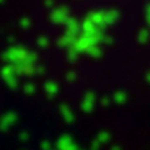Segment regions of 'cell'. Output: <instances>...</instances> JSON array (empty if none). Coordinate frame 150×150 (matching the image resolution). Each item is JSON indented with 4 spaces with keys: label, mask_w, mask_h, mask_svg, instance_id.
<instances>
[{
    "label": "cell",
    "mask_w": 150,
    "mask_h": 150,
    "mask_svg": "<svg viewBox=\"0 0 150 150\" xmlns=\"http://www.w3.org/2000/svg\"><path fill=\"white\" fill-rule=\"evenodd\" d=\"M88 51L91 53V56H101V50H99L98 46H93V48H90Z\"/></svg>",
    "instance_id": "8992f818"
},
{
    "label": "cell",
    "mask_w": 150,
    "mask_h": 150,
    "mask_svg": "<svg viewBox=\"0 0 150 150\" xmlns=\"http://www.w3.org/2000/svg\"><path fill=\"white\" fill-rule=\"evenodd\" d=\"M145 15H147V21H149V24H150V5L147 6V11H145Z\"/></svg>",
    "instance_id": "52a82bcc"
},
{
    "label": "cell",
    "mask_w": 150,
    "mask_h": 150,
    "mask_svg": "<svg viewBox=\"0 0 150 150\" xmlns=\"http://www.w3.org/2000/svg\"><path fill=\"white\" fill-rule=\"evenodd\" d=\"M150 40V30L149 29H141L139 30V34H137V42L139 43H147V42Z\"/></svg>",
    "instance_id": "3957f363"
},
{
    "label": "cell",
    "mask_w": 150,
    "mask_h": 150,
    "mask_svg": "<svg viewBox=\"0 0 150 150\" xmlns=\"http://www.w3.org/2000/svg\"><path fill=\"white\" fill-rule=\"evenodd\" d=\"M109 102H112V98H110V99H109V98H105L104 101H102V104H104V105H109Z\"/></svg>",
    "instance_id": "ba28073f"
},
{
    "label": "cell",
    "mask_w": 150,
    "mask_h": 150,
    "mask_svg": "<svg viewBox=\"0 0 150 150\" xmlns=\"http://www.w3.org/2000/svg\"><path fill=\"white\" fill-rule=\"evenodd\" d=\"M112 101L115 102L117 105H123L125 102L128 101V94H126V91H117V93H113V96H112Z\"/></svg>",
    "instance_id": "7a4b0ae2"
},
{
    "label": "cell",
    "mask_w": 150,
    "mask_h": 150,
    "mask_svg": "<svg viewBox=\"0 0 150 150\" xmlns=\"http://www.w3.org/2000/svg\"><path fill=\"white\" fill-rule=\"evenodd\" d=\"M110 150H121L118 145H112V147H110Z\"/></svg>",
    "instance_id": "9c48e42d"
},
{
    "label": "cell",
    "mask_w": 150,
    "mask_h": 150,
    "mask_svg": "<svg viewBox=\"0 0 150 150\" xmlns=\"http://www.w3.org/2000/svg\"><path fill=\"white\" fill-rule=\"evenodd\" d=\"M109 141H110V134L107 133V131H102V133L98 136V139H96V142H94V144L101 145V144H107Z\"/></svg>",
    "instance_id": "277c9868"
},
{
    "label": "cell",
    "mask_w": 150,
    "mask_h": 150,
    "mask_svg": "<svg viewBox=\"0 0 150 150\" xmlns=\"http://www.w3.org/2000/svg\"><path fill=\"white\" fill-rule=\"evenodd\" d=\"M120 13L117 11V10H105L104 11V26L109 27L112 26V24L117 23V19H118Z\"/></svg>",
    "instance_id": "6da1fadb"
},
{
    "label": "cell",
    "mask_w": 150,
    "mask_h": 150,
    "mask_svg": "<svg viewBox=\"0 0 150 150\" xmlns=\"http://www.w3.org/2000/svg\"><path fill=\"white\" fill-rule=\"evenodd\" d=\"M147 81H149V83H150V72L147 74Z\"/></svg>",
    "instance_id": "30bf717a"
},
{
    "label": "cell",
    "mask_w": 150,
    "mask_h": 150,
    "mask_svg": "<svg viewBox=\"0 0 150 150\" xmlns=\"http://www.w3.org/2000/svg\"><path fill=\"white\" fill-rule=\"evenodd\" d=\"M93 104H94V96L93 94H88V98H86V110H91L93 109Z\"/></svg>",
    "instance_id": "5b68a950"
}]
</instances>
